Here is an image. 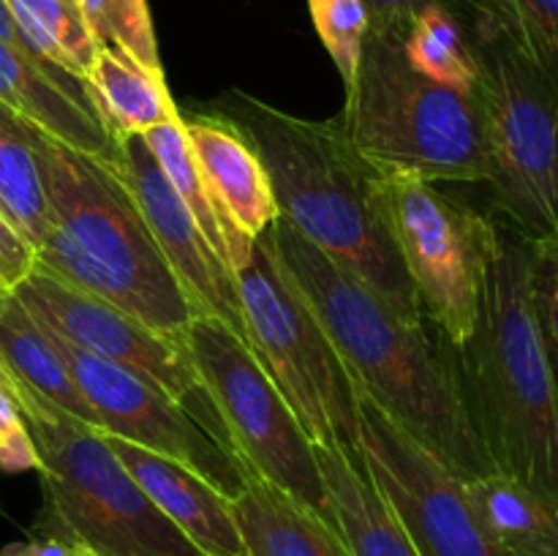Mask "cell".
<instances>
[{"mask_svg":"<svg viewBox=\"0 0 558 556\" xmlns=\"http://www.w3.org/2000/svg\"><path fill=\"white\" fill-rule=\"evenodd\" d=\"M376 189L425 322L463 349L483 311L499 227L417 174L379 172Z\"/></svg>","mask_w":558,"mask_h":556,"instance_id":"obj_9","label":"cell"},{"mask_svg":"<svg viewBox=\"0 0 558 556\" xmlns=\"http://www.w3.org/2000/svg\"><path fill=\"white\" fill-rule=\"evenodd\" d=\"M153 505L196 545L202 556H248L232 512V499L183 463L104 434Z\"/></svg>","mask_w":558,"mask_h":556,"instance_id":"obj_16","label":"cell"},{"mask_svg":"<svg viewBox=\"0 0 558 556\" xmlns=\"http://www.w3.org/2000/svg\"><path fill=\"white\" fill-rule=\"evenodd\" d=\"M0 107L85 156L114 161L118 142L98 123L85 82L36 63L3 38H0Z\"/></svg>","mask_w":558,"mask_h":556,"instance_id":"obj_17","label":"cell"},{"mask_svg":"<svg viewBox=\"0 0 558 556\" xmlns=\"http://www.w3.org/2000/svg\"><path fill=\"white\" fill-rule=\"evenodd\" d=\"M114 167L140 205L153 240L161 249L189 303L194 305L196 316H213L223 322L245 341V322L234 273L207 243L199 223L194 221L174 185L158 167L145 136L131 134L118 140Z\"/></svg>","mask_w":558,"mask_h":556,"instance_id":"obj_14","label":"cell"},{"mask_svg":"<svg viewBox=\"0 0 558 556\" xmlns=\"http://www.w3.org/2000/svg\"><path fill=\"white\" fill-rule=\"evenodd\" d=\"M25 423L44 463V507L33 532L98 556H202L131 478L101 431L44 401Z\"/></svg>","mask_w":558,"mask_h":556,"instance_id":"obj_6","label":"cell"},{"mask_svg":"<svg viewBox=\"0 0 558 556\" xmlns=\"http://www.w3.org/2000/svg\"><path fill=\"white\" fill-rule=\"evenodd\" d=\"M185 352L216 401L238 458L332 527L316 445L248 343L213 316H196Z\"/></svg>","mask_w":558,"mask_h":556,"instance_id":"obj_10","label":"cell"},{"mask_svg":"<svg viewBox=\"0 0 558 556\" xmlns=\"http://www.w3.org/2000/svg\"><path fill=\"white\" fill-rule=\"evenodd\" d=\"M480 11H483L485 20L501 33V36L510 38L518 47L521 41V20H518V0H477Z\"/></svg>","mask_w":558,"mask_h":556,"instance_id":"obj_35","label":"cell"},{"mask_svg":"<svg viewBox=\"0 0 558 556\" xmlns=\"http://www.w3.org/2000/svg\"><path fill=\"white\" fill-rule=\"evenodd\" d=\"M142 136H145L147 147H150V153L156 156L158 167L163 169L169 183L174 185L178 196L183 200V205L189 207L194 221L199 223V229L205 232L207 243H210L213 251L229 265L223 221L221 216H218L216 205H213L210 194H207L205 183H202V174L199 169H196L194 156H191L189 140H185L183 123L178 120V123L161 125V129H153ZM229 270H232V267H229Z\"/></svg>","mask_w":558,"mask_h":556,"instance_id":"obj_26","label":"cell"},{"mask_svg":"<svg viewBox=\"0 0 558 556\" xmlns=\"http://www.w3.org/2000/svg\"><path fill=\"white\" fill-rule=\"evenodd\" d=\"M36 439L9 392L0 390V469L9 474L41 472Z\"/></svg>","mask_w":558,"mask_h":556,"instance_id":"obj_31","label":"cell"},{"mask_svg":"<svg viewBox=\"0 0 558 556\" xmlns=\"http://www.w3.org/2000/svg\"><path fill=\"white\" fill-rule=\"evenodd\" d=\"M14 294L27 314L49 333L161 387L218 445L238 456L216 401L196 374L183 343L169 341L145 322L93 294L65 287L41 270H33Z\"/></svg>","mask_w":558,"mask_h":556,"instance_id":"obj_12","label":"cell"},{"mask_svg":"<svg viewBox=\"0 0 558 556\" xmlns=\"http://www.w3.org/2000/svg\"><path fill=\"white\" fill-rule=\"evenodd\" d=\"M47 196L36 270L93 294L185 347L194 305L169 270L114 161L85 156L25 123Z\"/></svg>","mask_w":558,"mask_h":556,"instance_id":"obj_3","label":"cell"},{"mask_svg":"<svg viewBox=\"0 0 558 556\" xmlns=\"http://www.w3.org/2000/svg\"><path fill=\"white\" fill-rule=\"evenodd\" d=\"M232 512L248 556H349L325 518L256 474L232 499Z\"/></svg>","mask_w":558,"mask_h":556,"instance_id":"obj_20","label":"cell"},{"mask_svg":"<svg viewBox=\"0 0 558 556\" xmlns=\"http://www.w3.org/2000/svg\"><path fill=\"white\" fill-rule=\"evenodd\" d=\"M82 82L98 123L114 142L180 120L167 74L145 69L120 49L98 47Z\"/></svg>","mask_w":558,"mask_h":556,"instance_id":"obj_18","label":"cell"},{"mask_svg":"<svg viewBox=\"0 0 558 556\" xmlns=\"http://www.w3.org/2000/svg\"><path fill=\"white\" fill-rule=\"evenodd\" d=\"M0 363L31 396L101 431L96 412L76 387L49 333L27 314L16 294L0 298Z\"/></svg>","mask_w":558,"mask_h":556,"instance_id":"obj_21","label":"cell"},{"mask_svg":"<svg viewBox=\"0 0 558 556\" xmlns=\"http://www.w3.org/2000/svg\"><path fill=\"white\" fill-rule=\"evenodd\" d=\"M0 390H3V392H9V396H11V401H14L16 407H20L22 418H25V414H31L33 409H36L38 403H41V398L31 396V392H27L25 387H22L20 382L14 379V376H11V371L5 368L3 363H0Z\"/></svg>","mask_w":558,"mask_h":556,"instance_id":"obj_36","label":"cell"},{"mask_svg":"<svg viewBox=\"0 0 558 556\" xmlns=\"http://www.w3.org/2000/svg\"><path fill=\"white\" fill-rule=\"evenodd\" d=\"M213 109L232 120L262 158L278 216L403 319L425 322L381 213L379 172L354 153L338 120L298 118L245 90H227Z\"/></svg>","mask_w":558,"mask_h":556,"instance_id":"obj_2","label":"cell"},{"mask_svg":"<svg viewBox=\"0 0 558 556\" xmlns=\"http://www.w3.org/2000/svg\"><path fill=\"white\" fill-rule=\"evenodd\" d=\"M529 249V289H532L534 316L539 338L558 382V238L526 243Z\"/></svg>","mask_w":558,"mask_h":556,"instance_id":"obj_29","label":"cell"},{"mask_svg":"<svg viewBox=\"0 0 558 556\" xmlns=\"http://www.w3.org/2000/svg\"><path fill=\"white\" fill-rule=\"evenodd\" d=\"M469 496L512 556H558V505L510 474L466 480Z\"/></svg>","mask_w":558,"mask_h":556,"instance_id":"obj_22","label":"cell"},{"mask_svg":"<svg viewBox=\"0 0 558 556\" xmlns=\"http://www.w3.org/2000/svg\"><path fill=\"white\" fill-rule=\"evenodd\" d=\"M36 270V245L0 210V298H9Z\"/></svg>","mask_w":558,"mask_h":556,"instance_id":"obj_33","label":"cell"},{"mask_svg":"<svg viewBox=\"0 0 558 556\" xmlns=\"http://www.w3.org/2000/svg\"><path fill=\"white\" fill-rule=\"evenodd\" d=\"M0 556H80V545L54 534H33L31 540L3 545Z\"/></svg>","mask_w":558,"mask_h":556,"instance_id":"obj_34","label":"cell"},{"mask_svg":"<svg viewBox=\"0 0 558 556\" xmlns=\"http://www.w3.org/2000/svg\"><path fill=\"white\" fill-rule=\"evenodd\" d=\"M245 341L316 447H336L363 467L357 387L314 309L283 270L267 232L234 267Z\"/></svg>","mask_w":558,"mask_h":556,"instance_id":"obj_7","label":"cell"},{"mask_svg":"<svg viewBox=\"0 0 558 556\" xmlns=\"http://www.w3.org/2000/svg\"><path fill=\"white\" fill-rule=\"evenodd\" d=\"M461 11L447 5H428L414 16L403 38V58L425 80L456 87L461 93H477L480 44L466 36Z\"/></svg>","mask_w":558,"mask_h":556,"instance_id":"obj_23","label":"cell"},{"mask_svg":"<svg viewBox=\"0 0 558 556\" xmlns=\"http://www.w3.org/2000/svg\"><path fill=\"white\" fill-rule=\"evenodd\" d=\"M96 47H112L150 71H161L156 27L147 0H76Z\"/></svg>","mask_w":558,"mask_h":556,"instance_id":"obj_27","label":"cell"},{"mask_svg":"<svg viewBox=\"0 0 558 556\" xmlns=\"http://www.w3.org/2000/svg\"><path fill=\"white\" fill-rule=\"evenodd\" d=\"M338 125L376 172H407L430 183H488L480 93L420 76L403 58V38L390 33L368 31Z\"/></svg>","mask_w":558,"mask_h":556,"instance_id":"obj_5","label":"cell"},{"mask_svg":"<svg viewBox=\"0 0 558 556\" xmlns=\"http://www.w3.org/2000/svg\"><path fill=\"white\" fill-rule=\"evenodd\" d=\"M456 352L496 472L558 505V382L534 316L526 240L512 229H499L477 327Z\"/></svg>","mask_w":558,"mask_h":556,"instance_id":"obj_4","label":"cell"},{"mask_svg":"<svg viewBox=\"0 0 558 556\" xmlns=\"http://www.w3.org/2000/svg\"><path fill=\"white\" fill-rule=\"evenodd\" d=\"M518 49L558 87V0H518Z\"/></svg>","mask_w":558,"mask_h":556,"instance_id":"obj_30","label":"cell"},{"mask_svg":"<svg viewBox=\"0 0 558 556\" xmlns=\"http://www.w3.org/2000/svg\"><path fill=\"white\" fill-rule=\"evenodd\" d=\"M311 22L316 36L325 44L327 55L341 74L343 87L354 85L365 38L371 31V16L363 0H308Z\"/></svg>","mask_w":558,"mask_h":556,"instance_id":"obj_28","label":"cell"},{"mask_svg":"<svg viewBox=\"0 0 558 556\" xmlns=\"http://www.w3.org/2000/svg\"><path fill=\"white\" fill-rule=\"evenodd\" d=\"M480 104L488 185L526 243L558 238V87L499 31H483Z\"/></svg>","mask_w":558,"mask_h":556,"instance_id":"obj_8","label":"cell"},{"mask_svg":"<svg viewBox=\"0 0 558 556\" xmlns=\"http://www.w3.org/2000/svg\"><path fill=\"white\" fill-rule=\"evenodd\" d=\"M267 238L341 354L354 387L461 480L496 472L469 403L458 352L447 338L436 343L425 322L403 319L281 216Z\"/></svg>","mask_w":558,"mask_h":556,"instance_id":"obj_1","label":"cell"},{"mask_svg":"<svg viewBox=\"0 0 558 556\" xmlns=\"http://www.w3.org/2000/svg\"><path fill=\"white\" fill-rule=\"evenodd\" d=\"M180 123L202 183L223 221L229 267L234 273L251 254L254 240L278 218L270 178L251 142L221 112L180 109Z\"/></svg>","mask_w":558,"mask_h":556,"instance_id":"obj_15","label":"cell"},{"mask_svg":"<svg viewBox=\"0 0 558 556\" xmlns=\"http://www.w3.org/2000/svg\"><path fill=\"white\" fill-rule=\"evenodd\" d=\"M49 338L69 365L82 396L96 412L101 434L118 436L194 469L229 499L245 488L251 478L245 463L218 445L161 387L74 347L54 333H49Z\"/></svg>","mask_w":558,"mask_h":556,"instance_id":"obj_13","label":"cell"},{"mask_svg":"<svg viewBox=\"0 0 558 556\" xmlns=\"http://www.w3.org/2000/svg\"><path fill=\"white\" fill-rule=\"evenodd\" d=\"M357 447L420 556H512L483 521L466 480L441 467L360 390Z\"/></svg>","mask_w":558,"mask_h":556,"instance_id":"obj_11","label":"cell"},{"mask_svg":"<svg viewBox=\"0 0 558 556\" xmlns=\"http://www.w3.org/2000/svg\"><path fill=\"white\" fill-rule=\"evenodd\" d=\"M80 556H98V554H93V551H87L85 545H80Z\"/></svg>","mask_w":558,"mask_h":556,"instance_id":"obj_37","label":"cell"},{"mask_svg":"<svg viewBox=\"0 0 558 556\" xmlns=\"http://www.w3.org/2000/svg\"><path fill=\"white\" fill-rule=\"evenodd\" d=\"M363 3L371 16V31L390 33V36L398 38H407L414 16L428 9V5H447V9L461 11V14H474L480 20H485L477 0H363Z\"/></svg>","mask_w":558,"mask_h":556,"instance_id":"obj_32","label":"cell"},{"mask_svg":"<svg viewBox=\"0 0 558 556\" xmlns=\"http://www.w3.org/2000/svg\"><path fill=\"white\" fill-rule=\"evenodd\" d=\"M9 9L22 38L44 65L85 80L98 47L76 0H9Z\"/></svg>","mask_w":558,"mask_h":556,"instance_id":"obj_24","label":"cell"},{"mask_svg":"<svg viewBox=\"0 0 558 556\" xmlns=\"http://www.w3.org/2000/svg\"><path fill=\"white\" fill-rule=\"evenodd\" d=\"M0 210L38 251L49 229L47 196L25 125L5 107H0Z\"/></svg>","mask_w":558,"mask_h":556,"instance_id":"obj_25","label":"cell"},{"mask_svg":"<svg viewBox=\"0 0 558 556\" xmlns=\"http://www.w3.org/2000/svg\"><path fill=\"white\" fill-rule=\"evenodd\" d=\"M316 458L325 478L332 529L349 556H420L365 467L352 463L336 447H316Z\"/></svg>","mask_w":558,"mask_h":556,"instance_id":"obj_19","label":"cell"}]
</instances>
